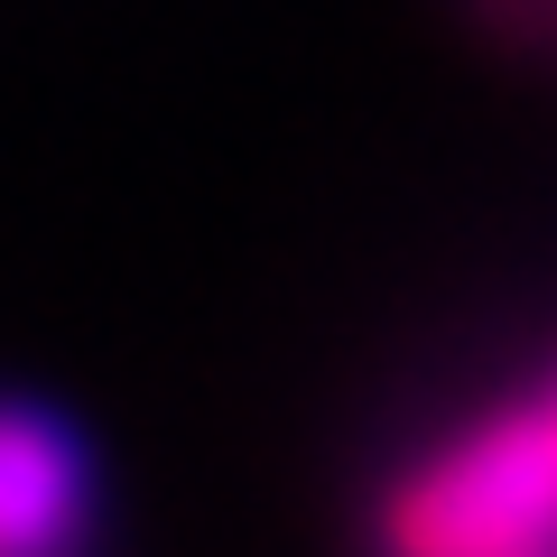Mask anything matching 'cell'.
I'll use <instances>...</instances> for the list:
<instances>
[{
    "instance_id": "6da1fadb",
    "label": "cell",
    "mask_w": 557,
    "mask_h": 557,
    "mask_svg": "<svg viewBox=\"0 0 557 557\" xmlns=\"http://www.w3.org/2000/svg\"><path fill=\"white\" fill-rule=\"evenodd\" d=\"M391 557H557V391L483 409L381 502Z\"/></svg>"
},
{
    "instance_id": "7a4b0ae2",
    "label": "cell",
    "mask_w": 557,
    "mask_h": 557,
    "mask_svg": "<svg viewBox=\"0 0 557 557\" xmlns=\"http://www.w3.org/2000/svg\"><path fill=\"white\" fill-rule=\"evenodd\" d=\"M94 456L57 409L0 399V557H94Z\"/></svg>"
},
{
    "instance_id": "3957f363",
    "label": "cell",
    "mask_w": 557,
    "mask_h": 557,
    "mask_svg": "<svg viewBox=\"0 0 557 557\" xmlns=\"http://www.w3.org/2000/svg\"><path fill=\"white\" fill-rule=\"evenodd\" d=\"M548 391H557V381H548Z\"/></svg>"
}]
</instances>
